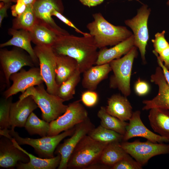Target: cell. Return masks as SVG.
<instances>
[{"instance_id": "obj_2", "label": "cell", "mask_w": 169, "mask_h": 169, "mask_svg": "<svg viewBox=\"0 0 169 169\" xmlns=\"http://www.w3.org/2000/svg\"><path fill=\"white\" fill-rule=\"evenodd\" d=\"M92 16L93 21L88 24L86 27L98 49L115 45L133 34L125 27L110 23L100 13H94Z\"/></svg>"}, {"instance_id": "obj_27", "label": "cell", "mask_w": 169, "mask_h": 169, "mask_svg": "<svg viewBox=\"0 0 169 169\" xmlns=\"http://www.w3.org/2000/svg\"><path fill=\"white\" fill-rule=\"evenodd\" d=\"M120 142L108 144L103 149L97 163L110 168L128 153L120 146Z\"/></svg>"}, {"instance_id": "obj_28", "label": "cell", "mask_w": 169, "mask_h": 169, "mask_svg": "<svg viewBox=\"0 0 169 169\" xmlns=\"http://www.w3.org/2000/svg\"><path fill=\"white\" fill-rule=\"evenodd\" d=\"M97 115L100 120V125L102 126L124 136L128 123L109 114L106 111L105 107L104 106L100 107Z\"/></svg>"}, {"instance_id": "obj_23", "label": "cell", "mask_w": 169, "mask_h": 169, "mask_svg": "<svg viewBox=\"0 0 169 169\" xmlns=\"http://www.w3.org/2000/svg\"><path fill=\"white\" fill-rule=\"evenodd\" d=\"M148 117L153 131L169 140V110L161 108L151 109Z\"/></svg>"}, {"instance_id": "obj_12", "label": "cell", "mask_w": 169, "mask_h": 169, "mask_svg": "<svg viewBox=\"0 0 169 169\" xmlns=\"http://www.w3.org/2000/svg\"><path fill=\"white\" fill-rule=\"evenodd\" d=\"M33 8L37 23L44 25L59 35L69 34L58 26L52 17V13L54 10L63 13L64 8L62 0H36L33 5Z\"/></svg>"}, {"instance_id": "obj_44", "label": "cell", "mask_w": 169, "mask_h": 169, "mask_svg": "<svg viewBox=\"0 0 169 169\" xmlns=\"http://www.w3.org/2000/svg\"><path fill=\"white\" fill-rule=\"evenodd\" d=\"M12 2L16 3L17 0H11ZM27 6L33 5L36 0H23Z\"/></svg>"}, {"instance_id": "obj_35", "label": "cell", "mask_w": 169, "mask_h": 169, "mask_svg": "<svg viewBox=\"0 0 169 169\" xmlns=\"http://www.w3.org/2000/svg\"><path fill=\"white\" fill-rule=\"evenodd\" d=\"M165 31L158 32L155 35V38L151 40L153 44L154 50L153 53L158 54L164 49L169 47V44L165 37Z\"/></svg>"}, {"instance_id": "obj_29", "label": "cell", "mask_w": 169, "mask_h": 169, "mask_svg": "<svg viewBox=\"0 0 169 169\" xmlns=\"http://www.w3.org/2000/svg\"><path fill=\"white\" fill-rule=\"evenodd\" d=\"M81 74L78 68L71 76L59 86L57 95L64 101L73 99L76 87L80 80Z\"/></svg>"}, {"instance_id": "obj_15", "label": "cell", "mask_w": 169, "mask_h": 169, "mask_svg": "<svg viewBox=\"0 0 169 169\" xmlns=\"http://www.w3.org/2000/svg\"><path fill=\"white\" fill-rule=\"evenodd\" d=\"M151 81L158 86V93L151 100L143 101L142 103L145 105L143 110H149L154 108L169 110V86L160 66L156 67L155 73L151 75Z\"/></svg>"}, {"instance_id": "obj_36", "label": "cell", "mask_w": 169, "mask_h": 169, "mask_svg": "<svg viewBox=\"0 0 169 169\" xmlns=\"http://www.w3.org/2000/svg\"><path fill=\"white\" fill-rule=\"evenodd\" d=\"M98 100V94L94 90H88L82 93L81 100L83 104L88 107L95 106Z\"/></svg>"}, {"instance_id": "obj_45", "label": "cell", "mask_w": 169, "mask_h": 169, "mask_svg": "<svg viewBox=\"0 0 169 169\" xmlns=\"http://www.w3.org/2000/svg\"><path fill=\"white\" fill-rule=\"evenodd\" d=\"M0 2H2L4 3H12L11 0H0Z\"/></svg>"}, {"instance_id": "obj_5", "label": "cell", "mask_w": 169, "mask_h": 169, "mask_svg": "<svg viewBox=\"0 0 169 169\" xmlns=\"http://www.w3.org/2000/svg\"><path fill=\"white\" fill-rule=\"evenodd\" d=\"M137 55V48L134 46L123 57L109 63L113 72L110 80V87L117 88L126 97L131 93L130 81L134 59Z\"/></svg>"}, {"instance_id": "obj_19", "label": "cell", "mask_w": 169, "mask_h": 169, "mask_svg": "<svg viewBox=\"0 0 169 169\" xmlns=\"http://www.w3.org/2000/svg\"><path fill=\"white\" fill-rule=\"evenodd\" d=\"M8 32L12 37L7 41L0 44V47L13 46L24 50L30 55L36 66L38 67L39 65L38 59L31 45V39L29 31L11 28L8 29Z\"/></svg>"}, {"instance_id": "obj_21", "label": "cell", "mask_w": 169, "mask_h": 169, "mask_svg": "<svg viewBox=\"0 0 169 169\" xmlns=\"http://www.w3.org/2000/svg\"><path fill=\"white\" fill-rule=\"evenodd\" d=\"M134 37L131 36L109 49L104 48L99 52L95 64L100 65L109 63L115 59L121 58L126 54L134 45Z\"/></svg>"}, {"instance_id": "obj_26", "label": "cell", "mask_w": 169, "mask_h": 169, "mask_svg": "<svg viewBox=\"0 0 169 169\" xmlns=\"http://www.w3.org/2000/svg\"><path fill=\"white\" fill-rule=\"evenodd\" d=\"M29 32L31 41L37 46L52 47L58 36L61 35L37 23Z\"/></svg>"}, {"instance_id": "obj_16", "label": "cell", "mask_w": 169, "mask_h": 169, "mask_svg": "<svg viewBox=\"0 0 169 169\" xmlns=\"http://www.w3.org/2000/svg\"><path fill=\"white\" fill-rule=\"evenodd\" d=\"M0 140V166L6 168L16 166L19 162L29 161L28 156L16 147L9 139L4 136Z\"/></svg>"}, {"instance_id": "obj_3", "label": "cell", "mask_w": 169, "mask_h": 169, "mask_svg": "<svg viewBox=\"0 0 169 169\" xmlns=\"http://www.w3.org/2000/svg\"><path fill=\"white\" fill-rule=\"evenodd\" d=\"M28 96L33 98L40 109L43 120L50 123L64 113L68 105L57 95L49 93L43 84L27 89L19 96V101Z\"/></svg>"}, {"instance_id": "obj_40", "label": "cell", "mask_w": 169, "mask_h": 169, "mask_svg": "<svg viewBox=\"0 0 169 169\" xmlns=\"http://www.w3.org/2000/svg\"><path fill=\"white\" fill-rule=\"evenodd\" d=\"M157 56L160 60L164 62L165 66L169 69V47L162 51Z\"/></svg>"}, {"instance_id": "obj_10", "label": "cell", "mask_w": 169, "mask_h": 169, "mask_svg": "<svg viewBox=\"0 0 169 169\" xmlns=\"http://www.w3.org/2000/svg\"><path fill=\"white\" fill-rule=\"evenodd\" d=\"M151 12L147 5L143 4L135 17L125 21V25L132 31L134 46L139 49L144 63L146 62V47L149 39L148 21Z\"/></svg>"}, {"instance_id": "obj_38", "label": "cell", "mask_w": 169, "mask_h": 169, "mask_svg": "<svg viewBox=\"0 0 169 169\" xmlns=\"http://www.w3.org/2000/svg\"><path fill=\"white\" fill-rule=\"evenodd\" d=\"M134 90L136 93L138 95L143 96L147 94L150 90V86L146 82L138 79L134 85Z\"/></svg>"}, {"instance_id": "obj_39", "label": "cell", "mask_w": 169, "mask_h": 169, "mask_svg": "<svg viewBox=\"0 0 169 169\" xmlns=\"http://www.w3.org/2000/svg\"><path fill=\"white\" fill-rule=\"evenodd\" d=\"M15 3V4L11 6V9L12 16L17 17L25 11L27 6L23 0H17Z\"/></svg>"}, {"instance_id": "obj_31", "label": "cell", "mask_w": 169, "mask_h": 169, "mask_svg": "<svg viewBox=\"0 0 169 169\" xmlns=\"http://www.w3.org/2000/svg\"><path fill=\"white\" fill-rule=\"evenodd\" d=\"M24 127L31 135L38 134L43 137L47 136L50 124V123L40 119L32 112L28 117Z\"/></svg>"}, {"instance_id": "obj_41", "label": "cell", "mask_w": 169, "mask_h": 169, "mask_svg": "<svg viewBox=\"0 0 169 169\" xmlns=\"http://www.w3.org/2000/svg\"><path fill=\"white\" fill-rule=\"evenodd\" d=\"M12 3H4L1 2L0 3V26L1 27L3 20L8 16L7 11L11 7Z\"/></svg>"}, {"instance_id": "obj_43", "label": "cell", "mask_w": 169, "mask_h": 169, "mask_svg": "<svg viewBox=\"0 0 169 169\" xmlns=\"http://www.w3.org/2000/svg\"><path fill=\"white\" fill-rule=\"evenodd\" d=\"M83 5L89 7H95L102 3L104 0H79Z\"/></svg>"}, {"instance_id": "obj_11", "label": "cell", "mask_w": 169, "mask_h": 169, "mask_svg": "<svg viewBox=\"0 0 169 169\" xmlns=\"http://www.w3.org/2000/svg\"><path fill=\"white\" fill-rule=\"evenodd\" d=\"M10 80L13 81V84L3 93L4 97L6 99L18 92L23 93L28 88L44 82L38 67H32L28 70L22 68L19 72L12 74Z\"/></svg>"}, {"instance_id": "obj_4", "label": "cell", "mask_w": 169, "mask_h": 169, "mask_svg": "<svg viewBox=\"0 0 169 169\" xmlns=\"http://www.w3.org/2000/svg\"><path fill=\"white\" fill-rule=\"evenodd\" d=\"M107 144L97 141L88 135L85 136L74 150L68 161L67 168L87 169L97 163Z\"/></svg>"}, {"instance_id": "obj_30", "label": "cell", "mask_w": 169, "mask_h": 169, "mask_svg": "<svg viewBox=\"0 0 169 169\" xmlns=\"http://www.w3.org/2000/svg\"><path fill=\"white\" fill-rule=\"evenodd\" d=\"M88 135L97 141L107 144L114 142H121L123 136L100 125L91 130Z\"/></svg>"}, {"instance_id": "obj_20", "label": "cell", "mask_w": 169, "mask_h": 169, "mask_svg": "<svg viewBox=\"0 0 169 169\" xmlns=\"http://www.w3.org/2000/svg\"><path fill=\"white\" fill-rule=\"evenodd\" d=\"M105 109L109 114L124 121L129 120L133 113L126 97L119 94H114L108 99Z\"/></svg>"}, {"instance_id": "obj_14", "label": "cell", "mask_w": 169, "mask_h": 169, "mask_svg": "<svg viewBox=\"0 0 169 169\" xmlns=\"http://www.w3.org/2000/svg\"><path fill=\"white\" fill-rule=\"evenodd\" d=\"M129 121L122 141H127L134 137H140L154 143L169 142V140L153 132L145 126L141 120L140 111L133 112Z\"/></svg>"}, {"instance_id": "obj_24", "label": "cell", "mask_w": 169, "mask_h": 169, "mask_svg": "<svg viewBox=\"0 0 169 169\" xmlns=\"http://www.w3.org/2000/svg\"><path fill=\"white\" fill-rule=\"evenodd\" d=\"M55 80L59 86L75 73L78 68V64L75 59L68 56L55 54Z\"/></svg>"}, {"instance_id": "obj_1", "label": "cell", "mask_w": 169, "mask_h": 169, "mask_svg": "<svg viewBox=\"0 0 169 169\" xmlns=\"http://www.w3.org/2000/svg\"><path fill=\"white\" fill-rule=\"evenodd\" d=\"M55 54L64 55L76 60L80 72L95 64L99 52L93 37L70 35H59L52 46Z\"/></svg>"}, {"instance_id": "obj_6", "label": "cell", "mask_w": 169, "mask_h": 169, "mask_svg": "<svg viewBox=\"0 0 169 169\" xmlns=\"http://www.w3.org/2000/svg\"><path fill=\"white\" fill-rule=\"evenodd\" d=\"M0 64L4 82L8 86H10V78L12 74L18 72L24 66L36 67L27 52L15 46L11 50L0 49Z\"/></svg>"}, {"instance_id": "obj_13", "label": "cell", "mask_w": 169, "mask_h": 169, "mask_svg": "<svg viewBox=\"0 0 169 169\" xmlns=\"http://www.w3.org/2000/svg\"><path fill=\"white\" fill-rule=\"evenodd\" d=\"M95 127L94 125L89 117L75 126L74 132L70 137L59 145L57 148L55 153L60 154L61 156V161L58 169L67 168L68 161L77 145L84 136L88 135Z\"/></svg>"}, {"instance_id": "obj_47", "label": "cell", "mask_w": 169, "mask_h": 169, "mask_svg": "<svg viewBox=\"0 0 169 169\" xmlns=\"http://www.w3.org/2000/svg\"><path fill=\"white\" fill-rule=\"evenodd\" d=\"M129 0V1H131V0ZM136 0V1H138V2H140L139 0Z\"/></svg>"}, {"instance_id": "obj_8", "label": "cell", "mask_w": 169, "mask_h": 169, "mask_svg": "<svg viewBox=\"0 0 169 169\" xmlns=\"http://www.w3.org/2000/svg\"><path fill=\"white\" fill-rule=\"evenodd\" d=\"M80 100L69 104L65 112L50 122L47 136H56L71 129L83 122L88 117V113Z\"/></svg>"}, {"instance_id": "obj_22", "label": "cell", "mask_w": 169, "mask_h": 169, "mask_svg": "<svg viewBox=\"0 0 169 169\" xmlns=\"http://www.w3.org/2000/svg\"><path fill=\"white\" fill-rule=\"evenodd\" d=\"M111 71L109 63L91 67L83 73V87L88 90L94 91L99 83L107 77Z\"/></svg>"}, {"instance_id": "obj_17", "label": "cell", "mask_w": 169, "mask_h": 169, "mask_svg": "<svg viewBox=\"0 0 169 169\" xmlns=\"http://www.w3.org/2000/svg\"><path fill=\"white\" fill-rule=\"evenodd\" d=\"M38 106L31 96L12 103L11 106L10 122L11 129L24 127L27 120Z\"/></svg>"}, {"instance_id": "obj_42", "label": "cell", "mask_w": 169, "mask_h": 169, "mask_svg": "<svg viewBox=\"0 0 169 169\" xmlns=\"http://www.w3.org/2000/svg\"><path fill=\"white\" fill-rule=\"evenodd\" d=\"M156 56L157 59V62L159 66L161 69L162 72L166 80V81L169 86V69L165 66L163 62H162L158 57L157 54L154 53Z\"/></svg>"}, {"instance_id": "obj_7", "label": "cell", "mask_w": 169, "mask_h": 169, "mask_svg": "<svg viewBox=\"0 0 169 169\" xmlns=\"http://www.w3.org/2000/svg\"><path fill=\"white\" fill-rule=\"evenodd\" d=\"M120 146L142 166L154 156L169 154V144L154 143L148 140L145 142L138 140L132 142L122 141Z\"/></svg>"}, {"instance_id": "obj_34", "label": "cell", "mask_w": 169, "mask_h": 169, "mask_svg": "<svg viewBox=\"0 0 169 169\" xmlns=\"http://www.w3.org/2000/svg\"><path fill=\"white\" fill-rule=\"evenodd\" d=\"M141 165L127 154L124 158L113 166L111 169H141Z\"/></svg>"}, {"instance_id": "obj_18", "label": "cell", "mask_w": 169, "mask_h": 169, "mask_svg": "<svg viewBox=\"0 0 169 169\" xmlns=\"http://www.w3.org/2000/svg\"><path fill=\"white\" fill-rule=\"evenodd\" d=\"M6 137L10 139L14 145L26 154L29 157V161L27 163L19 162L16 166L18 169H55L59 166L61 160L60 154L54 157L43 158L37 157L31 154L20 146L16 141L9 134Z\"/></svg>"}, {"instance_id": "obj_9", "label": "cell", "mask_w": 169, "mask_h": 169, "mask_svg": "<svg viewBox=\"0 0 169 169\" xmlns=\"http://www.w3.org/2000/svg\"><path fill=\"white\" fill-rule=\"evenodd\" d=\"M39 62L40 73L50 94L57 95L59 87L56 81L55 54L52 47L36 45L33 48Z\"/></svg>"}, {"instance_id": "obj_32", "label": "cell", "mask_w": 169, "mask_h": 169, "mask_svg": "<svg viewBox=\"0 0 169 169\" xmlns=\"http://www.w3.org/2000/svg\"><path fill=\"white\" fill-rule=\"evenodd\" d=\"M37 23L33 5L27 6L25 11L19 16L15 17L12 22V28L30 31Z\"/></svg>"}, {"instance_id": "obj_48", "label": "cell", "mask_w": 169, "mask_h": 169, "mask_svg": "<svg viewBox=\"0 0 169 169\" xmlns=\"http://www.w3.org/2000/svg\"></svg>"}, {"instance_id": "obj_46", "label": "cell", "mask_w": 169, "mask_h": 169, "mask_svg": "<svg viewBox=\"0 0 169 169\" xmlns=\"http://www.w3.org/2000/svg\"><path fill=\"white\" fill-rule=\"evenodd\" d=\"M166 4L167 5H169V0H167Z\"/></svg>"}, {"instance_id": "obj_37", "label": "cell", "mask_w": 169, "mask_h": 169, "mask_svg": "<svg viewBox=\"0 0 169 169\" xmlns=\"http://www.w3.org/2000/svg\"><path fill=\"white\" fill-rule=\"evenodd\" d=\"M51 14L52 16H54L56 17L64 23L73 28L77 32L82 34L83 36H88L90 35V33L84 32L80 30L77 28L71 21L64 16L62 13L58 12L56 10H54L52 11Z\"/></svg>"}, {"instance_id": "obj_33", "label": "cell", "mask_w": 169, "mask_h": 169, "mask_svg": "<svg viewBox=\"0 0 169 169\" xmlns=\"http://www.w3.org/2000/svg\"><path fill=\"white\" fill-rule=\"evenodd\" d=\"M12 97L2 99L0 102V129H8L10 127V114Z\"/></svg>"}, {"instance_id": "obj_25", "label": "cell", "mask_w": 169, "mask_h": 169, "mask_svg": "<svg viewBox=\"0 0 169 169\" xmlns=\"http://www.w3.org/2000/svg\"><path fill=\"white\" fill-rule=\"evenodd\" d=\"M75 127V126L56 136H47L38 139L21 137L18 132L14 131V129H11L8 130V133L19 145H27L32 146L34 145H45L59 140H63L67 136H71L74 133Z\"/></svg>"}]
</instances>
